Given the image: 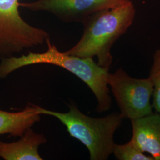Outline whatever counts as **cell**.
Segmentation results:
<instances>
[{
    "mask_svg": "<svg viewBox=\"0 0 160 160\" xmlns=\"http://www.w3.org/2000/svg\"><path fill=\"white\" fill-rule=\"evenodd\" d=\"M47 51L42 53L29 52L20 57L12 56L1 58L0 79L18 69L35 64H51L68 71L79 78L88 86L97 100L96 111L98 113L107 112L112 106V97L107 82L109 69L104 68L92 58H83L60 52L52 44L50 39L46 42Z\"/></svg>",
    "mask_w": 160,
    "mask_h": 160,
    "instance_id": "obj_1",
    "label": "cell"
},
{
    "mask_svg": "<svg viewBox=\"0 0 160 160\" xmlns=\"http://www.w3.org/2000/svg\"><path fill=\"white\" fill-rule=\"evenodd\" d=\"M136 10L131 1L124 5L98 12L82 23L80 40L67 53L83 58H97V63L110 69L113 62L112 47L134 21Z\"/></svg>",
    "mask_w": 160,
    "mask_h": 160,
    "instance_id": "obj_2",
    "label": "cell"
},
{
    "mask_svg": "<svg viewBox=\"0 0 160 160\" xmlns=\"http://www.w3.org/2000/svg\"><path fill=\"white\" fill-rule=\"evenodd\" d=\"M36 112L56 118L71 137L84 145L91 160H107L113 154L114 135L123 119L119 113H113L103 118H92L83 113L74 104L68 105L69 111L62 113L35 105Z\"/></svg>",
    "mask_w": 160,
    "mask_h": 160,
    "instance_id": "obj_3",
    "label": "cell"
},
{
    "mask_svg": "<svg viewBox=\"0 0 160 160\" xmlns=\"http://www.w3.org/2000/svg\"><path fill=\"white\" fill-rule=\"evenodd\" d=\"M19 0H0V58H8L50 39L49 33L21 17Z\"/></svg>",
    "mask_w": 160,
    "mask_h": 160,
    "instance_id": "obj_4",
    "label": "cell"
},
{
    "mask_svg": "<svg viewBox=\"0 0 160 160\" xmlns=\"http://www.w3.org/2000/svg\"><path fill=\"white\" fill-rule=\"evenodd\" d=\"M107 82L123 119H138L153 112L151 98L153 84L150 78L132 77L122 68L109 73Z\"/></svg>",
    "mask_w": 160,
    "mask_h": 160,
    "instance_id": "obj_5",
    "label": "cell"
},
{
    "mask_svg": "<svg viewBox=\"0 0 160 160\" xmlns=\"http://www.w3.org/2000/svg\"><path fill=\"white\" fill-rule=\"evenodd\" d=\"M131 0H36L20 3V7L34 12L51 13L66 23L80 22L98 12L124 5Z\"/></svg>",
    "mask_w": 160,
    "mask_h": 160,
    "instance_id": "obj_6",
    "label": "cell"
},
{
    "mask_svg": "<svg viewBox=\"0 0 160 160\" xmlns=\"http://www.w3.org/2000/svg\"><path fill=\"white\" fill-rule=\"evenodd\" d=\"M132 136L131 141L143 153L154 160H160V114L152 112L131 120Z\"/></svg>",
    "mask_w": 160,
    "mask_h": 160,
    "instance_id": "obj_7",
    "label": "cell"
},
{
    "mask_svg": "<svg viewBox=\"0 0 160 160\" xmlns=\"http://www.w3.org/2000/svg\"><path fill=\"white\" fill-rule=\"evenodd\" d=\"M46 142L43 134L36 133L30 128L17 141H0V158L5 160H42L38 149Z\"/></svg>",
    "mask_w": 160,
    "mask_h": 160,
    "instance_id": "obj_8",
    "label": "cell"
},
{
    "mask_svg": "<svg viewBox=\"0 0 160 160\" xmlns=\"http://www.w3.org/2000/svg\"><path fill=\"white\" fill-rule=\"evenodd\" d=\"M41 119L34 104L29 103L24 109L14 112L0 109V135L8 134L21 137L26 131Z\"/></svg>",
    "mask_w": 160,
    "mask_h": 160,
    "instance_id": "obj_9",
    "label": "cell"
},
{
    "mask_svg": "<svg viewBox=\"0 0 160 160\" xmlns=\"http://www.w3.org/2000/svg\"><path fill=\"white\" fill-rule=\"evenodd\" d=\"M113 154L118 160H154L138 148L131 140L124 144L115 143Z\"/></svg>",
    "mask_w": 160,
    "mask_h": 160,
    "instance_id": "obj_10",
    "label": "cell"
},
{
    "mask_svg": "<svg viewBox=\"0 0 160 160\" xmlns=\"http://www.w3.org/2000/svg\"><path fill=\"white\" fill-rule=\"evenodd\" d=\"M149 77L153 84L152 108L160 114V49H157L153 55V62Z\"/></svg>",
    "mask_w": 160,
    "mask_h": 160,
    "instance_id": "obj_11",
    "label": "cell"
}]
</instances>
